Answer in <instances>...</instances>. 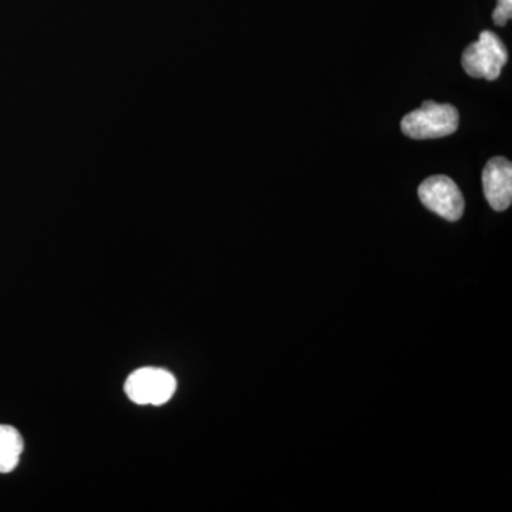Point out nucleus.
Masks as SVG:
<instances>
[{"label": "nucleus", "mask_w": 512, "mask_h": 512, "mask_svg": "<svg viewBox=\"0 0 512 512\" xmlns=\"http://www.w3.org/2000/svg\"><path fill=\"white\" fill-rule=\"evenodd\" d=\"M23 446L22 436L15 427L0 424V473H12L18 467Z\"/></svg>", "instance_id": "nucleus-6"}, {"label": "nucleus", "mask_w": 512, "mask_h": 512, "mask_svg": "<svg viewBox=\"0 0 512 512\" xmlns=\"http://www.w3.org/2000/svg\"><path fill=\"white\" fill-rule=\"evenodd\" d=\"M177 379L173 373L158 367H141L127 377L124 392L131 402L141 406H161L174 396Z\"/></svg>", "instance_id": "nucleus-3"}, {"label": "nucleus", "mask_w": 512, "mask_h": 512, "mask_svg": "<svg viewBox=\"0 0 512 512\" xmlns=\"http://www.w3.org/2000/svg\"><path fill=\"white\" fill-rule=\"evenodd\" d=\"M424 207L447 221H458L464 214V198L458 185L447 175H433L419 187Z\"/></svg>", "instance_id": "nucleus-4"}, {"label": "nucleus", "mask_w": 512, "mask_h": 512, "mask_svg": "<svg viewBox=\"0 0 512 512\" xmlns=\"http://www.w3.org/2000/svg\"><path fill=\"white\" fill-rule=\"evenodd\" d=\"M508 62L507 47L503 40L490 30L481 33L476 43L464 50L461 63L468 76L493 82L500 77Z\"/></svg>", "instance_id": "nucleus-2"}, {"label": "nucleus", "mask_w": 512, "mask_h": 512, "mask_svg": "<svg viewBox=\"0 0 512 512\" xmlns=\"http://www.w3.org/2000/svg\"><path fill=\"white\" fill-rule=\"evenodd\" d=\"M512 18V0H498L494 10L493 20L498 26H504Z\"/></svg>", "instance_id": "nucleus-7"}, {"label": "nucleus", "mask_w": 512, "mask_h": 512, "mask_svg": "<svg viewBox=\"0 0 512 512\" xmlns=\"http://www.w3.org/2000/svg\"><path fill=\"white\" fill-rule=\"evenodd\" d=\"M483 188L488 204L505 211L512 202V164L504 157L491 158L483 170Z\"/></svg>", "instance_id": "nucleus-5"}, {"label": "nucleus", "mask_w": 512, "mask_h": 512, "mask_svg": "<svg viewBox=\"0 0 512 512\" xmlns=\"http://www.w3.org/2000/svg\"><path fill=\"white\" fill-rule=\"evenodd\" d=\"M458 123L460 116L456 107L436 101H424L420 109L403 117L400 127L404 136L413 140H431L456 133Z\"/></svg>", "instance_id": "nucleus-1"}]
</instances>
